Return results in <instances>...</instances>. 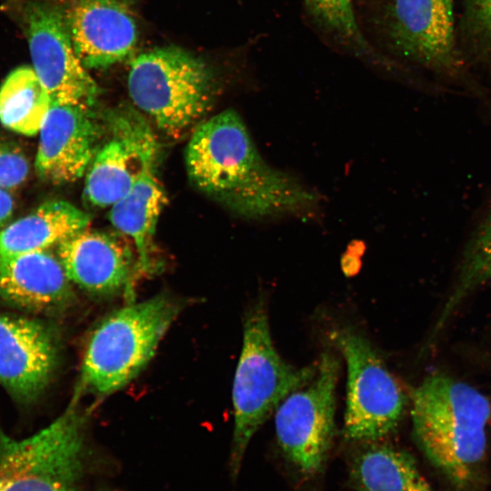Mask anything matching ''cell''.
<instances>
[{
	"mask_svg": "<svg viewBox=\"0 0 491 491\" xmlns=\"http://www.w3.org/2000/svg\"><path fill=\"white\" fill-rule=\"evenodd\" d=\"M185 164L195 185L246 218H273L295 195L294 176L264 159L242 118L231 109L195 127Z\"/></svg>",
	"mask_w": 491,
	"mask_h": 491,
	"instance_id": "obj_1",
	"label": "cell"
},
{
	"mask_svg": "<svg viewBox=\"0 0 491 491\" xmlns=\"http://www.w3.org/2000/svg\"><path fill=\"white\" fill-rule=\"evenodd\" d=\"M488 399L476 388L440 374L431 375L412 396L417 445L449 482L468 489L482 476L486 449Z\"/></svg>",
	"mask_w": 491,
	"mask_h": 491,
	"instance_id": "obj_2",
	"label": "cell"
},
{
	"mask_svg": "<svg viewBox=\"0 0 491 491\" xmlns=\"http://www.w3.org/2000/svg\"><path fill=\"white\" fill-rule=\"evenodd\" d=\"M243 345L233 383L234 432L231 476L239 474L247 446L280 403L306 384L316 365L296 368L285 362L274 346L263 302L247 313Z\"/></svg>",
	"mask_w": 491,
	"mask_h": 491,
	"instance_id": "obj_3",
	"label": "cell"
},
{
	"mask_svg": "<svg viewBox=\"0 0 491 491\" xmlns=\"http://www.w3.org/2000/svg\"><path fill=\"white\" fill-rule=\"evenodd\" d=\"M215 89L210 66L179 46L155 47L135 57L130 65L132 101L160 130L174 137L209 110Z\"/></svg>",
	"mask_w": 491,
	"mask_h": 491,
	"instance_id": "obj_4",
	"label": "cell"
},
{
	"mask_svg": "<svg viewBox=\"0 0 491 491\" xmlns=\"http://www.w3.org/2000/svg\"><path fill=\"white\" fill-rule=\"evenodd\" d=\"M177 312V304L162 295L108 316L85 348L82 386L98 395L124 387L153 357Z\"/></svg>",
	"mask_w": 491,
	"mask_h": 491,
	"instance_id": "obj_5",
	"label": "cell"
},
{
	"mask_svg": "<svg viewBox=\"0 0 491 491\" xmlns=\"http://www.w3.org/2000/svg\"><path fill=\"white\" fill-rule=\"evenodd\" d=\"M85 418L75 407L23 439L0 427V491H78Z\"/></svg>",
	"mask_w": 491,
	"mask_h": 491,
	"instance_id": "obj_6",
	"label": "cell"
},
{
	"mask_svg": "<svg viewBox=\"0 0 491 491\" xmlns=\"http://www.w3.org/2000/svg\"><path fill=\"white\" fill-rule=\"evenodd\" d=\"M338 373L337 358L324 353L313 377L276 409L278 445L288 463L306 480L319 476L326 464L335 431Z\"/></svg>",
	"mask_w": 491,
	"mask_h": 491,
	"instance_id": "obj_7",
	"label": "cell"
},
{
	"mask_svg": "<svg viewBox=\"0 0 491 491\" xmlns=\"http://www.w3.org/2000/svg\"><path fill=\"white\" fill-rule=\"evenodd\" d=\"M347 368L344 436L374 442L398 425L405 407L403 392L367 339L352 329L333 336Z\"/></svg>",
	"mask_w": 491,
	"mask_h": 491,
	"instance_id": "obj_8",
	"label": "cell"
},
{
	"mask_svg": "<svg viewBox=\"0 0 491 491\" xmlns=\"http://www.w3.org/2000/svg\"><path fill=\"white\" fill-rule=\"evenodd\" d=\"M26 35L33 69L52 105L92 107L99 88L75 51L65 12L48 3L32 4L26 13Z\"/></svg>",
	"mask_w": 491,
	"mask_h": 491,
	"instance_id": "obj_9",
	"label": "cell"
},
{
	"mask_svg": "<svg viewBox=\"0 0 491 491\" xmlns=\"http://www.w3.org/2000/svg\"><path fill=\"white\" fill-rule=\"evenodd\" d=\"M386 30L394 49L405 58L440 73L460 69L454 0H391Z\"/></svg>",
	"mask_w": 491,
	"mask_h": 491,
	"instance_id": "obj_10",
	"label": "cell"
},
{
	"mask_svg": "<svg viewBox=\"0 0 491 491\" xmlns=\"http://www.w3.org/2000/svg\"><path fill=\"white\" fill-rule=\"evenodd\" d=\"M65 17L86 69H105L131 55L138 28L131 0H74Z\"/></svg>",
	"mask_w": 491,
	"mask_h": 491,
	"instance_id": "obj_11",
	"label": "cell"
},
{
	"mask_svg": "<svg viewBox=\"0 0 491 491\" xmlns=\"http://www.w3.org/2000/svg\"><path fill=\"white\" fill-rule=\"evenodd\" d=\"M100 131L91 107L51 105L39 131L38 176L55 185L80 179L100 148Z\"/></svg>",
	"mask_w": 491,
	"mask_h": 491,
	"instance_id": "obj_12",
	"label": "cell"
},
{
	"mask_svg": "<svg viewBox=\"0 0 491 491\" xmlns=\"http://www.w3.org/2000/svg\"><path fill=\"white\" fill-rule=\"evenodd\" d=\"M57 359L53 333L35 319L0 315V384L21 403L36 399Z\"/></svg>",
	"mask_w": 491,
	"mask_h": 491,
	"instance_id": "obj_13",
	"label": "cell"
},
{
	"mask_svg": "<svg viewBox=\"0 0 491 491\" xmlns=\"http://www.w3.org/2000/svg\"><path fill=\"white\" fill-rule=\"evenodd\" d=\"M57 257L71 282L95 295L119 291L132 274L130 248L106 232L85 228L69 236L57 245Z\"/></svg>",
	"mask_w": 491,
	"mask_h": 491,
	"instance_id": "obj_14",
	"label": "cell"
},
{
	"mask_svg": "<svg viewBox=\"0 0 491 491\" xmlns=\"http://www.w3.org/2000/svg\"><path fill=\"white\" fill-rule=\"evenodd\" d=\"M140 116L132 108L114 109L107 115L113 137L98 149L85 177V195L92 205L112 206L130 191L140 168Z\"/></svg>",
	"mask_w": 491,
	"mask_h": 491,
	"instance_id": "obj_15",
	"label": "cell"
},
{
	"mask_svg": "<svg viewBox=\"0 0 491 491\" xmlns=\"http://www.w3.org/2000/svg\"><path fill=\"white\" fill-rule=\"evenodd\" d=\"M140 168L128 194L112 205V225L135 242L140 267L149 266L150 249L159 215L166 203L156 176L158 145L149 125L139 132Z\"/></svg>",
	"mask_w": 491,
	"mask_h": 491,
	"instance_id": "obj_16",
	"label": "cell"
},
{
	"mask_svg": "<svg viewBox=\"0 0 491 491\" xmlns=\"http://www.w3.org/2000/svg\"><path fill=\"white\" fill-rule=\"evenodd\" d=\"M58 257L44 251L0 259V297L18 308L53 312L74 297Z\"/></svg>",
	"mask_w": 491,
	"mask_h": 491,
	"instance_id": "obj_17",
	"label": "cell"
},
{
	"mask_svg": "<svg viewBox=\"0 0 491 491\" xmlns=\"http://www.w3.org/2000/svg\"><path fill=\"white\" fill-rule=\"evenodd\" d=\"M91 215L64 200H51L0 230V259L44 251L85 229Z\"/></svg>",
	"mask_w": 491,
	"mask_h": 491,
	"instance_id": "obj_18",
	"label": "cell"
},
{
	"mask_svg": "<svg viewBox=\"0 0 491 491\" xmlns=\"http://www.w3.org/2000/svg\"><path fill=\"white\" fill-rule=\"evenodd\" d=\"M350 476L357 491H436L409 454L386 445L372 444L360 450Z\"/></svg>",
	"mask_w": 491,
	"mask_h": 491,
	"instance_id": "obj_19",
	"label": "cell"
},
{
	"mask_svg": "<svg viewBox=\"0 0 491 491\" xmlns=\"http://www.w3.org/2000/svg\"><path fill=\"white\" fill-rule=\"evenodd\" d=\"M51 105L50 95L33 67L15 68L0 87V122L18 134L36 135Z\"/></svg>",
	"mask_w": 491,
	"mask_h": 491,
	"instance_id": "obj_20",
	"label": "cell"
},
{
	"mask_svg": "<svg viewBox=\"0 0 491 491\" xmlns=\"http://www.w3.org/2000/svg\"><path fill=\"white\" fill-rule=\"evenodd\" d=\"M488 281H491V210L470 240L457 285L446 304L441 322L466 293Z\"/></svg>",
	"mask_w": 491,
	"mask_h": 491,
	"instance_id": "obj_21",
	"label": "cell"
},
{
	"mask_svg": "<svg viewBox=\"0 0 491 491\" xmlns=\"http://www.w3.org/2000/svg\"><path fill=\"white\" fill-rule=\"evenodd\" d=\"M307 9L329 34L360 55L371 53L356 18L353 0H305Z\"/></svg>",
	"mask_w": 491,
	"mask_h": 491,
	"instance_id": "obj_22",
	"label": "cell"
},
{
	"mask_svg": "<svg viewBox=\"0 0 491 491\" xmlns=\"http://www.w3.org/2000/svg\"><path fill=\"white\" fill-rule=\"evenodd\" d=\"M29 172V164L18 150L0 145V188L11 190L24 183Z\"/></svg>",
	"mask_w": 491,
	"mask_h": 491,
	"instance_id": "obj_23",
	"label": "cell"
},
{
	"mask_svg": "<svg viewBox=\"0 0 491 491\" xmlns=\"http://www.w3.org/2000/svg\"><path fill=\"white\" fill-rule=\"evenodd\" d=\"M466 4L470 27L491 46V0H466Z\"/></svg>",
	"mask_w": 491,
	"mask_h": 491,
	"instance_id": "obj_24",
	"label": "cell"
},
{
	"mask_svg": "<svg viewBox=\"0 0 491 491\" xmlns=\"http://www.w3.org/2000/svg\"><path fill=\"white\" fill-rule=\"evenodd\" d=\"M14 206V199L9 191L0 188V227L11 217Z\"/></svg>",
	"mask_w": 491,
	"mask_h": 491,
	"instance_id": "obj_25",
	"label": "cell"
}]
</instances>
